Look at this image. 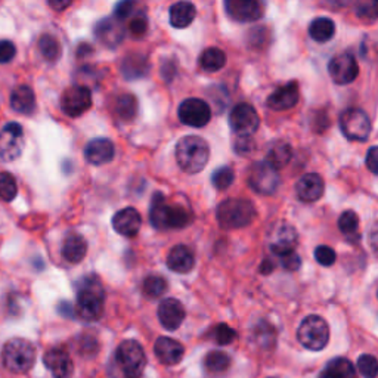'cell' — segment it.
I'll list each match as a JSON object with an SVG mask.
<instances>
[{"label": "cell", "mask_w": 378, "mask_h": 378, "mask_svg": "<svg viewBox=\"0 0 378 378\" xmlns=\"http://www.w3.org/2000/svg\"><path fill=\"white\" fill-rule=\"evenodd\" d=\"M96 40L104 46L114 49L125 39V30L121 27L117 18H105L99 21L95 27Z\"/></svg>", "instance_id": "cell-19"}, {"label": "cell", "mask_w": 378, "mask_h": 378, "mask_svg": "<svg viewBox=\"0 0 378 378\" xmlns=\"http://www.w3.org/2000/svg\"><path fill=\"white\" fill-rule=\"evenodd\" d=\"M10 107L19 114H31L36 108V95L27 84H21L14 89L10 95Z\"/></svg>", "instance_id": "cell-25"}, {"label": "cell", "mask_w": 378, "mask_h": 378, "mask_svg": "<svg viewBox=\"0 0 378 378\" xmlns=\"http://www.w3.org/2000/svg\"><path fill=\"white\" fill-rule=\"evenodd\" d=\"M154 353L164 365H177L185 354V348L172 337H160L154 344Z\"/></svg>", "instance_id": "cell-23"}, {"label": "cell", "mask_w": 378, "mask_h": 378, "mask_svg": "<svg viewBox=\"0 0 378 378\" xmlns=\"http://www.w3.org/2000/svg\"><path fill=\"white\" fill-rule=\"evenodd\" d=\"M58 312H60L61 316L74 318L75 316V307H73V305L70 302H61L58 305Z\"/></svg>", "instance_id": "cell-54"}, {"label": "cell", "mask_w": 378, "mask_h": 378, "mask_svg": "<svg viewBox=\"0 0 378 378\" xmlns=\"http://www.w3.org/2000/svg\"><path fill=\"white\" fill-rule=\"evenodd\" d=\"M17 55V48L12 42L0 40V64L10 62Z\"/></svg>", "instance_id": "cell-48"}, {"label": "cell", "mask_w": 378, "mask_h": 378, "mask_svg": "<svg viewBox=\"0 0 378 378\" xmlns=\"http://www.w3.org/2000/svg\"><path fill=\"white\" fill-rule=\"evenodd\" d=\"M368 241H370V247H371L372 253L378 258V222L371 228Z\"/></svg>", "instance_id": "cell-53"}, {"label": "cell", "mask_w": 378, "mask_h": 378, "mask_svg": "<svg viewBox=\"0 0 378 378\" xmlns=\"http://www.w3.org/2000/svg\"><path fill=\"white\" fill-rule=\"evenodd\" d=\"M210 159L208 143L199 136H185L176 145V161L189 174L201 172Z\"/></svg>", "instance_id": "cell-3"}, {"label": "cell", "mask_w": 378, "mask_h": 378, "mask_svg": "<svg viewBox=\"0 0 378 378\" xmlns=\"http://www.w3.org/2000/svg\"><path fill=\"white\" fill-rule=\"evenodd\" d=\"M79 352L83 358H93L99 352V341L91 334H84L79 340Z\"/></svg>", "instance_id": "cell-44"}, {"label": "cell", "mask_w": 378, "mask_h": 378, "mask_svg": "<svg viewBox=\"0 0 378 378\" xmlns=\"http://www.w3.org/2000/svg\"><path fill=\"white\" fill-rule=\"evenodd\" d=\"M293 159V150L290 143L287 142H275L273 145L269 148L268 155H266V161H268L273 169L280 170L291 161Z\"/></svg>", "instance_id": "cell-31"}, {"label": "cell", "mask_w": 378, "mask_h": 378, "mask_svg": "<svg viewBox=\"0 0 378 378\" xmlns=\"http://www.w3.org/2000/svg\"><path fill=\"white\" fill-rule=\"evenodd\" d=\"M250 188L260 195H272L280 186V174L268 161H258L251 165L247 179Z\"/></svg>", "instance_id": "cell-9"}, {"label": "cell", "mask_w": 378, "mask_h": 378, "mask_svg": "<svg viewBox=\"0 0 378 378\" xmlns=\"http://www.w3.org/2000/svg\"><path fill=\"white\" fill-rule=\"evenodd\" d=\"M325 182L318 173H307L296 183V194L300 201L315 203L324 195Z\"/></svg>", "instance_id": "cell-17"}, {"label": "cell", "mask_w": 378, "mask_h": 378, "mask_svg": "<svg viewBox=\"0 0 378 378\" xmlns=\"http://www.w3.org/2000/svg\"><path fill=\"white\" fill-rule=\"evenodd\" d=\"M116 113L123 121H132L138 113V101L130 93L120 95L116 102Z\"/></svg>", "instance_id": "cell-36"}, {"label": "cell", "mask_w": 378, "mask_h": 378, "mask_svg": "<svg viewBox=\"0 0 378 378\" xmlns=\"http://www.w3.org/2000/svg\"><path fill=\"white\" fill-rule=\"evenodd\" d=\"M39 51L42 53V57L48 62H57L62 53L58 39L51 35H43L39 39Z\"/></svg>", "instance_id": "cell-35"}, {"label": "cell", "mask_w": 378, "mask_h": 378, "mask_svg": "<svg viewBox=\"0 0 378 378\" xmlns=\"http://www.w3.org/2000/svg\"><path fill=\"white\" fill-rule=\"evenodd\" d=\"M357 365L363 378H375L378 375V359L372 354H362Z\"/></svg>", "instance_id": "cell-42"}, {"label": "cell", "mask_w": 378, "mask_h": 378, "mask_svg": "<svg viewBox=\"0 0 378 378\" xmlns=\"http://www.w3.org/2000/svg\"><path fill=\"white\" fill-rule=\"evenodd\" d=\"M365 164L368 170L374 174H378V147H371L366 152Z\"/></svg>", "instance_id": "cell-50"}, {"label": "cell", "mask_w": 378, "mask_h": 378, "mask_svg": "<svg viewBox=\"0 0 378 378\" xmlns=\"http://www.w3.org/2000/svg\"><path fill=\"white\" fill-rule=\"evenodd\" d=\"M225 9L238 22H254L263 17V5L255 0H226Z\"/></svg>", "instance_id": "cell-16"}, {"label": "cell", "mask_w": 378, "mask_h": 378, "mask_svg": "<svg viewBox=\"0 0 378 378\" xmlns=\"http://www.w3.org/2000/svg\"><path fill=\"white\" fill-rule=\"evenodd\" d=\"M229 126L238 136H253V133H255L260 126L258 111L250 104H238L231 111Z\"/></svg>", "instance_id": "cell-11"}, {"label": "cell", "mask_w": 378, "mask_h": 378, "mask_svg": "<svg viewBox=\"0 0 378 378\" xmlns=\"http://www.w3.org/2000/svg\"><path fill=\"white\" fill-rule=\"evenodd\" d=\"M258 216L254 204L250 199L229 198L220 203L216 211L219 225L224 229H240L253 224Z\"/></svg>", "instance_id": "cell-4"}, {"label": "cell", "mask_w": 378, "mask_h": 378, "mask_svg": "<svg viewBox=\"0 0 378 378\" xmlns=\"http://www.w3.org/2000/svg\"><path fill=\"white\" fill-rule=\"evenodd\" d=\"M133 8H135V3L133 2H121L114 9V17L117 19H125L133 12Z\"/></svg>", "instance_id": "cell-51"}, {"label": "cell", "mask_w": 378, "mask_h": 378, "mask_svg": "<svg viewBox=\"0 0 378 378\" xmlns=\"http://www.w3.org/2000/svg\"><path fill=\"white\" fill-rule=\"evenodd\" d=\"M48 5L55 9V10H58V12H61V10L66 9L69 6H71V2H60V0H51V2H48Z\"/></svg>", "instance_id": "cell-55"}, {"label": "cell", "mask_w": 378, "mask_h": 378, "mask_svg": "<svg viewBox=\"0 0 378 378\" xmlns=\"http://www.w3.org/2000/svg\"><path fill=\"white\" fill-rule=\"evenodd\" d=\"M160 324L169 331H176L185 319V307L176 298H164L157 310Z\"/></svg>", "instance_id": "cell-18"}, {"label": "cell", "mask_w": 378, "mask_h": 378, "mask_svg": "<svg viewBox=\"0 0 378 378\" xmlns=\"http://www.w3.org/2000/svg\"><path fill=\"white\" fill-rule=\"evenodd\" d=\"M116 154L114 143L107 138H98L91 141L84 148V159L93 165H102L113 161Z\"/></svg>", "instance_id": "cell-22"}, {"label": "cell", "mask_w": 378, "mask_h": 378, "mask_svg": "<svg viewBox=\"0 0 378 378\" xmlns=\"http://www.w3.org/2000/svg\"><path fill=\"white\" fill-rule=\"evenodd\" d=\"M199 65L204 71L216 73L226 65V53L219 48H208L199 57Z\"/></svg>", "instance_id": "cell-32"}, {"label": "cell", "mask_w": 378, "mask_h": 378, "mask_svg": "<svg viewBox=\"0 0 378 378\" xmlns=\"http://www.w3.org/2000/svg\"><path fill=\"white\" fill-rule=\"evenodd\" d=\"M129 30L132 33V36L135 37H142L145 35L148 30V19L145 17V14H138L132 18L130 24H129Z\"/></svg>", "instance_id": "cell-47"}, {"label": "cell", "mask_w": 378, "mask_h": 378, "mask_svg": "<svg viewBox=\"0 0 378 378\" xmlns=\"http://www.w3.org/2000/svg\"><path fill=\"white\" fill-rule=\"evenodd\" d=\"M336 35V24L334 21L327 17H319L310 22L309 26V36L318 43L330 42Z\"/></svg>", "instance_id": "cell-30"}, {"label": "cell", "mask_w": 378, "mask_h": 378, "mask_svg": "<svg viewBox=\"0 0 378 378\" xmlns=\"http://www.w3.org/2000/svg\"><path fill=\"white\" fill-rule=\"evenodd\" d=\"M298 84L297 82H290L284 86H280L269 95L266 105L273 111L291 109L298 104Z\"/></svg>", "instance_id": "cell-21"}, {"label": "cell", "mask_w": 378, "mask_h": 378, "mask_svg": "<svg viewBox=\"0 0 378 378\" xmlns=\"http://www.w3.org/2000/svg\"><path fill=\"white\" fill-rule=\"evenodd\" d=\"M151 225L155 229H182L192 222V213L179 204H168L161 192H155L150 210Z\"/></svg>", "instance_id": "cell-2"}, {"label": "cell", "mask_w": 378, "mask_h": 378, "mask_svg": "<svg viewBox=\"0 0 378 378\" xmlns=\"http://www.w3.org/2000/svg\"><path fill=\"white\" fill-rule=\"evenodd\" d=\"M142 291L150 298H160L161 296H164L165 291H168V281H165L163 276L157 275L148 276L145 278V281H143Z\"/></svg>", "instance_id": "cell-37"}, {"label": "cell", "mask_w": 378, "mask_h": 378, "mask_svg": "<svg viewBox=\"0 0 378 378\" xmlns=\"http://www.w3.org/2000/svg\"><path fill=\"white\" fill-rule=\"evenodd\" d=\"M281 262L284 268L290 272L298 271L300 266H302V260H300V255L296 251L284 255V258H281Z\"/></svg>", "instance_id": "cell-49"}, {"label": "cell", "mask_w": 378, "mask_h": 378, "mask_svg": "<svg viewBox=\"0 0 378 378\" xmlns=\"http://www.w3.org/2000/svg\"><path fill=\"white\" fill-rule=\"evenodd\" d=\"M297 339L309 350H322L330 341V327L324 318L318 315L306 316L297 330Z\"/></svg>", "instance_id": "cell-7"}, {"label": "cell", "mask_w": 378, "mask_h": 378, "mask_svg": "<svg viewBox=\"0 0 378 378\" xmlns=\"http://www.w3.org/2000/svg\"><path fill=\"white\" fill-rule=\"evenodd\" d=\"M354 14L365 22H372L378 18V0H362L354 6Z\"/></svg>", "instance_id": "cell-39"}, {"label": "cell", "mask_w": 378, "mask_h": 378, "mask_svg": "<svg viewBox=\"0 0 378 378\" xmlns=\"http://www.w3.org/2000/svg\"><path fill=\"white\" fill-rule=\"evenodd\" d=\"M213 339L219 346H228L237 340V331L226 324H219L213 330Z\"/></svg>", "instance_id": "cell-43"}, {"label": "cell", "mask_w": 378, "mask_h": 378, "mask_svg": "<svg viewBox=\"0 0 378 378\" xmlns=\"http://www.w3.org/2000/svg\"><path fill=\"white\" fill-rule=\"evenodd\" d=\"M111 224H113L114 231L117 233H120V235L132 238V237H135L141 229L142 216L136 208L126 207L123 210L117 211L113 220H111Z\"/></svg>", "instance_id": "cell-20"}, {"label": "cell", "mask_w": 378, "mask_h": 378, "mask_svg": "<svg viewBox=\"0 0 378 378\" xmlns=\"http://www.w3.org/2000/svg\"><path fill=\"white\" fill-rule=\"evenodd\" d=\"M176 62L174 61H165L163 69H161V75L164 77L165 82H172L173 77L176 74Z\"/></svg>", "instance_id": "cell-52"}, {"label": "cell", "mask_w": 378, "mask_h": 378, "mask_svg": "<svg viewBox=\"0 0 378 378\" xmlns=\"http://www.w3.org/2000/svg\"><path fill=\"white\" fill-rule=\"evenodd\" d=\"M179 118L186 126L204 127L210 123L211 108L203 99L189 98L179 107Z\"/></svg>", "instance_id": "cell-14"}, {"label": "cell", "mask_w": 378, "mask_h": 378, "mask_svg": "<svg viewBox=\"0 0 378 378\" xmlns=\"http://www.w3.org/2000/svg\"><path fill=\"white\" fill-rule=\"evenodd\" d=\"M339 229L348 237L354 235L359 229V216L353 210L343 211L339 217Z\"/></svg>", "instance_id": "cell-38"}, {"label": "cell", "mask_w": 378, "mask_h": 378, "mask_svg": "<svg viewBox=\"0 0 378 378\" xmlns=\"http://www.w3.org/2000/svg\"><path fill=\"white\" fill-rule=\"evenodd\" d=\"M229 366H231V358L228 353L222 350H213L206 354L204 368L210 374H222L228 371Z\"/></svg>", "instance_id": "cell-34"}, {"label": "cell", "mask_w": 378, "mask_h": 378, "mask_svg": "<svg viewBox=\"0 0 378 378\" xmlns=\"http://www.w3.org/2000/svg\"><path fill=\"white\" fill-rule=\"evenodd\" d=\"M87 254V242L82 235H73L66 237L62 244V258L69 263H80L84 255Z\"/></svg>", "instance_id": "cell-28"}, {"label": "cell", "mask_w": 378, "mask_h": 378, "mask_svg": "<svg viewBox=\"0 0 378 378\" xmlns=\"http://www.w3.org/2000/svg\"><path fill=\"white\" fill-rule=\"evenodd\" d=\"M2 359L8 371L26 374L36 362V348L26 339H12L3 346Z\"/></svg>", "instance_id": "cell-5"}, {"label": "cell", "mask_w": 378, "mask_h": 378, "mask_svg": "<svg viewBox=\"0 0 378 378\" xmlns=\"http://www.w3.org/2000/svg\"><path fill=\"white\" fill-rule=\"evenodd\" d=\"M24 132L19 123H8L0 130V160L5 163L15 161L24 151Z\"/></svg>", "instance_id": "cell-10"}, {"label": "cell", "mask_w": 378, "mask_h": 378, "mask_svg": "<svg viewBox=\"0 0 378 378\" xmlns=\"http://www.w3.org/2000/svg\"><path fill=\"white\" fill-rule=\"evenodd\" d=\"M92 107V95L89 87L74 84L61 96V108L69 117H80Z\"/></svg>", "instance_id": "cell-12"}, {"label": "cell", "mask_w": 378, "mask_h": 378, "mask_svg": "<svg viewBox=\"0 0 378 378\" xmlns=\"http://www.w3.org/2000/svg\"><path fill=\"white\" fill-rule=\"evenodd\" d=\"M343 135L353 142H366L371 135V120L361 108H348L340 116Z\"/></svg>", "instance_id": "cell-8"}, {"label": "cell", "mask_w": 378, "mask_h": 378, "mask_svg": "<svg viewBox=\"0 0 378 378\" xmlns=\"http://www.w3.org/2000/svg\"><path fill=\"white\" fill-rule=\"evenodd\" d=\"M332 378H358L353 363L346 358H334L324 370Z\"/></svg>", "instance_id": "cell-33"}, {"label": "cell", "mask_w": 378, "mask_h": 378, "mask_svg": "<svg viewBox=\"0 0 378 378\" xmlns=\"http://www.w3.org/2000/svg\"><path fill=\"white\" fill-rule=\"evenodd\" d=\"M315 259L319 264L322 266H332L336 263L337 254L334 251V249H331L328 246H319L315 249Z\"/></svg>", "instance_id": "cell-45"}, {"label": "cell", "mask_w": 378, "mask_h": 378, "mask_svg": "<svg viewBox=\"0 0 378 378\" xmlns=\"http://www.w3.org/2000/svg\"><path fill=\"white\" fill-rule=\"evenodd\" d=\"M150 71V62L147 57L141 53H130L121 61V74L127 80H135L145 77Z\"/></svg>", "instance_id": "cell-26"}, {"label": "cell", "mask_w": 378, "mask_h": 378, "mask_svg": "<svg viewBox=\"0 0 378 378\" xmlns=\"http://www.w3.org/2000/svg\"><path fill=\"white\" fill-rule=\"evenodd\" d=\"M297 246V231L291 225H284L278 231L276 240L272 242L271 250L278 258H284V255L294 253Z\"/></svg>", "instance_id": "cell-27"}, {"label": "cell", "mask_w": 378, "mask_h": 378, "mask_svg": "<svg viewBox=\"0 0 378 378\" xmlns=\"http://www.w3.org/2000/svg\"><path fill=\"white\" fill-rule=\"evenodd\" d=\"M328 73L336 84H350L358 79L359 65L350 52H343L328 62Z\"/></svg>", "instance_id": "cell-13"}, {"label": "cell", "mask_w": 378, "mask_h": 378, "mask_svg": "<svg viewBox=\"0 0 378 378\" xmlns=\"http://www.w3.org/2000/svg\"><path fill=\"white\" fill-rule=\"evenodd\" d=\"M194 264H195L194 254L186 246L173 247L168 255V268L176 273L191 272Z\"/></svg>", "instance_id": "cell-24"}, {"label": "cell", "mask_w": 378, "mask_h": 378, "mask_svg": "<svg viewBox=\"0 0 378 378\" xmlns=\"http://www.w3.org/2000/svg\"><path fill=\"white\" fill-rule=\"evenodd\" d=\"M272 269H273V264L269 260H264L263 264H262V268H260V272L262 273H269V272H272Z\"/></svg>", "instance_id": "cell-56"}, {"label": "cell", "mask_w": 378, "mask_h": 378, "mask_svg": "<svg viewBox=\"0 0 378 378\" xmlns=\"http://www.w3.org/2000/svg\"><path fill=\"white\" fill-rule=\"evenodd\" d=\"M318 378H332V377H330V375H328L325 371H322V372L319 374V377H318Z\"/></svg>", "instance_id": "cell-57"}, {"label": "cell", "mask_w": 378, "mask_h": 378, "mask_svg": "<svg viewBox=\"0 0 378 378\" xmlns=\"http://www.w3.org/2000/svg\"><path fill=\"white\" fill-rule=\"evenodd\" d=\"M44 366L51 371L53 378H71L74 363L70 353L64 348H52L43 357Z\"/></svg>", "instance_id": "cell-15"}, {"label": "cell", "mask_w": 378, "mask_h": 378, "mask_svg": "<svg viewBox=\"0 0 378 378\" xmlns=\"http://www.w3.org/2000/svg\"><path fill=\"white\" fill-rule=\"evenodd\" d=\"M255 150V142L253 136H237L235 142H233V151H235L238 155H250Z\"/></svg>", "instance_id": "cell-46"}, {"label": "cell", "mask_w": 378, "mask_h": 378, "mask_svg": "<svg viewBox=\"0 0 378 378\" xmlns=\"http://www.w3.org/2000/svg\"><path fill=\"white\" fill-rule=\"evenodd\" d=\"M233 181H235V173H233L229 165H224V168L217 169L213 176H211V183L219 191H225V189H228L233 183Z\"/></svg>", "instance_id": "cell-41"}, {"label": "cell", "mask_w": 378, "mask_h": 378, "mask_svg": "<svg viewBox=\"0 0 378 378\" xmlns=\"http://www.w3.org/2000/svg\"><path fill=\"white\" fill-rule=\"evenodd\" d=\"M117 370L125 378H141L147 366V357L141 343L126 340L116 350Z\"/></svg>", "instance_id": "cell-6"}, {"label": "cell", "mask_w": 378, "mask_h": 378, "mask_svg": "<svg viewBox=\"0 0 378 378\" xmlns=\"http://www.w3.org/2000/svg\"><path fill=\"white\" fill-rule=\"evenodd\" d=\"M197 17V9L191 2H177L169 10L170 24L174 28H186Z\"/></svg>", "instance_id": "cell-29"}, {"label": "cell", "mask_w": 378, "mask_h": 378, "mask_svg": "<svg viewBox=\"0 0 378 378\" xmlns=\"http://www.w3.org/2000/svg\"><path fill=\"white\" fill-rule=\"evenodd\" d=\"M17 194L18 186L15 182V177L10 173L0 172V198H3L5 201H12Z\"/></svg>", "instance_id": "cell-40"}, {"label": "cell", "mask_w": 378, "mask_h": 378, "mask_svg": "<svg viewBox=\"0 0 378 378\" xmlns=\"http://www.w3.org/2000/svg\"><path fill=\"white\" fill-rule=\"evenodd\" d=\"M77 303L75 314L86 322H95L104 314L105 291L96 275L83 276L75 285Z\"/></svg>", "instance_id": "cell-1"}]
</instances>
